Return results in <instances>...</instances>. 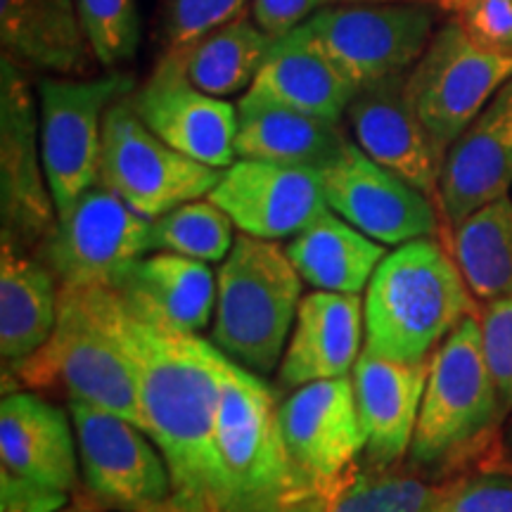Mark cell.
Returning a JSON list of instances; mask_svg holds the SVG:
<instances>
[{
  "instance_id": "cell-30",
  "label": "cell",
  "mask_w": 512,
  "mask_h": 512,
  "mask_svg": "<svg viewBox=\"0 0 512 512\" xmlns=\"http://www.w3.org/2000/svg\"><path fill=\"white\" fill-rule=\"evenodd\" d=\"M451 254L475 302L512 297V195L498 197L456 223Z\"/></svg>"
},
{
  "instance_id": "cell-10",
  "label": "cell",
  "mask_w": 512,
  "mask_h": 512,
  "mask_svg": "<svg viewBox=\"0 0 512 512\" xmlns=\"http://www.w3.org/2000/svg\"><path fill=\"white\" fill-rule=\"evenodd\" d=\"M152 221L119 195L95 183L67 209L57 211L36 256L69 290L114 287L133 261L150 254Z\"/></svg>"
},
{
  "instance_id": "cell-5",
  "label": "cell",
  "mask_w": 512,
  "mask_h": 512,
  "mask_svg": "<svg viewBox=\"0 0 512 512\" xmlns=\"http://www.w3.org/2000/svg\"><path fill=\"white\" fill-rule=\"evenodd\" d=\"M302 285L285 247L238 233L216 273L209 342L249 373H275L302 304Z\"/></svg>"
},
{
  "instance_id": "cell-20",
  "label": "cell",
  "mask_w": 512,
  "mask_h": 512,
  "mask_svg": "<svg viewBox=\"0 0 512 512\" xmlns=\"http://www.w3.org/2000/svg\"><path fill=\"white\" fill-rule=\"evenodd\" d=\"M0 460V470L72 494L81 465L69 408L64 411L27 389L5 392L0 401Z\"/></svg>"
},
{
  "instance_id": "cell-25",
  "label": "cell",
  "mask_w": 512,
  "mask_h": 512,
  "mask_svg": "<svg viewBox=\"0 0 512 512\" xmlns=\"http://www.w3.org/2000/svg\"><path fill=\"white\" fill-rule=\"evenodd\" d=\"M249 91L292 110L342 124L358 88L339 72L304 27H297L275 38Z\"/></svg>"
},
{
  "instance_id": "cell-3",
  "label": "cell",
  "mask_w": 512,
  "mask_h": 512,
  "mask_svg": "<svg viewBox=\"0 0 512 512\" xmlns=\"http://www.w3.org/2000/svg\"><path fill=\"white\" fill-rule=\"evenodd\" d=\"M505 422L501 396L486 361L479 318L467 316L430 356L425 394L406 465L430 482L479 456Z\"/></svg>"
},
{
  "instance_id": "cell-18",
  "label": "cell",
  "mask_w": 512,
  "mask_h": 512,
  "mask_svg": "<svg viewBox=\"0 0 512 512\" xmlns=\"http://www.w3.org/2000/svg\"><path fill=\"white\" fill-rule=\"evenodd\" d=\"M344 119L354 143L370 159L437 202L444 157L415 112L408 95V72L358 88Z\"/></svg>"
},
{
  "instance_id": "cell-31",
  "label": "cell",
  "mask_w": 512,
  "mask_h": 512,
  "mask_svg": "<svg viewBox=\"0 0 512 512\" xmlns=\"http://www.w3.org/2000/svg\"><path fill=\"white\" fill-rule=\"evenodd\" d=\"M441 482L408 465L375 467L358 463L328 496L325 512H430Z\"/></svg>"
},
{
  "instance_id": "cell-42",
  "label": "cell",
  "mask_w": 512,
  "mask_h": 512,
  "mask_svg": "<svg viewBox=\"0 0 512 512\" xmlns=\"http://www.w3.org/2000/svg\"><path fill=\"white\" fill-rule=\"evenodd\" d=\"M325 3H396V0H325Z\"/></svg>"
},
{
  "instance_id": "cell-14",
  "label": "cell",
  "mask_w": 512,
  "mask_h": 512,
  "mask_svg": "<svg viewBox=\"0 0 512 512\" xmlns=\"http://www.w3.org/2000/svg\"><path fill=\"white\" fill-rule=\"evenodd\" d=\"M318 178L328 209L384 247L434 238L444 223L430 195L370 159L354 140Z\"/></svg>"
},
{
  "instance_id": "cell-33",
  "label": "cell",
  "mask_w": 512,
  "mask_h": 512,
  "mask_svg": "<svg viewBox=\"0 0 512 512\" xmlns=\"http://www.w3.org/2000/svg\"><path fill=\"white\" fill-rule=\"evenodd\" d=\"M76 5L102 69L112 72L136 57L140 46L136 0H76Z\"/></svg>"
},
{
  "instance_id": "cell-37",
  "label": "cell",
  "mask_w": 512,
  "mask_h": 512,
  "mask_svg": "<svg viewBox=\"0 0 512 512\" xmlns=\"http://www.w3.org/2000/svg\"><path fill=\"white\" fill-rule=\"evenodd\" d=\"M451 17L479 48L512 57V0H467Z\"/></svg>"
},
{
  "instance_id": "cell-29",
  "label": "cell",
  "mask_w": 512,
  "mask_h": 512,
  "mask_svg": "<svg viewBox=\"0 0 512 512\" xmlns=\"http://www.w3.org/2000/svg\"><path fill=\"white\" fill-rule=\"evenodd\" d=\"M273 43L275 36L266 34L247 12L211 29L178 55L185 76L200 91L216 98H230L252 88Z\"/></svg>"
},
{
  "instance_id": "cell-27",
  "label": "cell",
  "mask_w": 512,
  "mask_h": 512,
  "mask_svg": "<svg viewBox=\"0 0 512 512\" xmlns=\"http://www.w3.org/2000/svg\"><path fill=\"white\" fill-rule=\"evenodd\" d=\"M60 311V283L38 256L0 245V356L3 375L46 347Z\"/></svg>"
},
{
  "instance_id": "cell-36",
  "label": "cell",
  "mask_w": 512,
  "mask_h": 512,
  "mask_svg": "<svg viewBox=\"0 0 512 512\" xmlns=\"http://www.w3.org/2000/svg\"><path fill=\"white\" fill-rule=\"evenodd\" d=\"M489 370L501 396L505 418L512 411V297L484 304L477 313Z\"/></svg>"
},
{
  "instance_id": "cell-43",
  "label": "cell",
  "mask_w": 512,
  "mask_h": 512,
  "mask_svg": "<svg viewBox=\"0 0 512 512\" xmlns=\"http://www.w3.org/2000/svg\"><path fill=\"white\" fill-rule=\"evenodd\" d=\"M60 512H91V510L83 508V505H64Z\"/></svg>"
},
{
  "instance_id": "cell-39",
  "label": "cell",
  "mask_w": 512,
  "mask_h": 512,
  "mask_svg": "<svg viewBox=\"0 0 512 512\" xmlns=\"http://www.w3.org/2000/svg\"><path fill=\"white\" fill-rule=\"evenodd\" d=\"M325 0H249V15L266 34L283 36L304 24Z\"/></svg>"
},
{
  "instance_id": "cell-1",
  "label": "cell",
  "mask_w": 512,
  "mask_h": 512,
  "mask_svg": "<svg viewBox=\"0 0 512 512\" xmlns=\"http://www.w3.org/2000/svg\"><path fill=\"white\" fill-rule=\"evenodd\" d=\"M138 377L143 427L171 475L169 512H223L221 401L228 356L138 309L114 287L93 290Z\"/></svg>"
},
{
  "instance_id": "cell-9",
  "label": "cell",
  "mask_w": 512,
  "mask_h": 512,
  "mask_svg": "<svg viewBox=\"0 0 512 512\" xmlns=\"http://www.w3.org/2000/svg\"><path fill=\"white\" fill-rule=\"evenodd\" d=\"M441 12L425 0L325 3L304 27L356 88L408 72L437 29Z\"/></svg>"
},
{
  "instance_id": "cell-34",
  "label": "cell",
  "mask_w": 512,
  "mask_h": 512,
  "mask_svg": "<svg viewBox=\"0 0 512 512\" xmlns=\"http://www.w3.org/2000/svg\"><path fill=\"white\" fill-rule=\"evenodd\" d=\"M247 12L249 0H157V38L162 50L181 53L211 29Z\"/></svg>"
},
{
  "instance_id": "cell-24",
  "label": "cell",
  "mask_w": 512,
  "mask_h": 512,
  "mask_svg": "<svg viewBox=\"0 0 512 512\" xmlns=\"http://www.w3.org/2000/svg\"><path fill=\"white\" fill-rule=\"evenodd\" d=\"M351 143L342 124L292 110L252 91L238 100V159L302 166L318 171Z\"/></svg>"
},
{
  "instance_id": "cell-15",
  "label": "cell",
  "mask_w": 512,
  "mask_h": 512,
  "mask_svg": "<svg viewBox=\"0 0 512 512\" xmlns=\"http://www.w3.org/2000/svg\"><path fill=\"white\" fill-rule=\"evenodd\" d=\"M131 102L150 131L190 159L214 169H228L238 159V105L200 91L185 76L178 53L162 50Z\"/></svg>"
},
{
  "instance_id": "cell-7",
  "label": "cell",
  "mask_w": 512,
  "mask_h": 512,
  "mask_svg": "<svg viewBox=\"0 0 512 512\" xmlns=\"http://www.w3.org/2000/svg\"><path fill=\"white\" fill-rule=\"evenodd\" d=\"M221 174L223 169L190 159L150 131L133 107L131 93L107 110L98 183L145 219L155 221L185 202L209 197Z\"/></svg>"
},
{
  "instance_id": "cell-32",
  "label": "cell",
  "mask_w": 512,
  "mask_h": 512,
  "mask_svg": "<svg viewBox=\"0 0 512 512\" xmlns=\"http://www.w3.org/2000/svg\"><path fill=\"white\" fill-rule=\"evenodd\" d=\"M235 223L209 197L185 202L152 221L150 252H171L221 264L235 245Z\"/></svg>"
},
{
  "instance_id": "cell-28",
  "label": "cell",
  "mask_w": 512,
  "mask_h": 512,
  "mask_svg": "<svg viewBox=\"0 0 512 512\" xmlns=\"http://www.w3.org/2000/svg\"><path fill=\"white\" fill-rule=\"evenodd\" d=\"M285 252L313 290L361 294L387 254V247L328 209L294 235Z\"/></svg>"
},
{
  "instance_id": "cell-4",
  "label": "cell",
  "mask_w": 512,
  "mask_h": 512,
  "mask_svg": "<svg viewBox=\"0 0 512 512\" xmlns=\"http://www.w3.org/2000/svg\"><path fill=\"white\" fill-rule=\"evenodd\" d=\"M219 422L223 512H325L328 494L287 451L271 389L230 358Z\"/></svg>"
},
{
  "instance_id": "cell-17",
  "label": "cell",
  "mask_w": 512,
  "mask_h": 512,
  "mask_svg": "<svg viewBox=\"0 0 512 512\" xmlns=\"http://www.w3.org/2000/svg\"><path fill=\"white\" fill-rule=\"evenodd\" d=\"M209 200L240 233L259 240H292L328 211L316 171L259 159H235L223 169Z\"/></svg>"
},
{
  "instance_id": "cell-22",
  "label": "cell",
  "mask_w": 512,
  "mask_h": 512,
  "mask_svg": "<svg viewBox=\"0 0 512 512\" xmlns=\"http://www.w3.org/2000/svg\"><path fill=\"white\" fill-rule=\"evenodd\" d=\"M366 344L361 294L313 290L299 304L294 328L278 366L287 389L347 377Z\"/></svg>"
},
{
  "instance_id": "cell-6",
  "label": "cell",
  "mask_w": 512,
  "mask_h": 512,
  "mask_svg": "<svg viewBox=\"0 0 512 512\" xmlns=\"http://www.w3.org/2000/svg\"><path fill=\"white\" fill-rule=\"evenodd\" d=\"M10 377L31 389L60 387L69 401L88 403L143 427L136 368L102 318L93 290L60 287L55 332Z\"/></svg>"
},
{
  "instance_id": "cell-13",
  "label": "cell",
  "mask_w": 512,
  "mask_h": 512,
  "mask_svg": "<svg viewBox=\"0 0 512 512\" xmlns=\"http://www.w3.org/2000/svg\"><path fill=\"white\" fill-rule=\"evenodd\" d=\"M57 221L38 136V98L29 72L0 57V228L3 245L27 252Z\"/></svg>"
},
{
  "instance_id": "cell-44",
  "label": "cell",
  "mask_w": 512,
  "mask_h": 512,
  "mask_svg": "<svg viewBox=\"0 0 512 512\" xmlns=\"http://www.w3.org/2000/svg\"><path fill=\"white\" fill-rule=\"evenodd\" d=\"M505 472H512V467H508V470H505Z\"/></svg>"
},
{
  "instance_id": "cell-38",
  "label": "cell",
  "mask_w": 512,
  "mask_h": 512,
  "mask_svg": "<svg viewBox=\"0 0 512 512\" xmlns=\"http://www.w3.org/2000/svg\"><path fill=\"white\" fill-rule=\"evenodd\" d=\"M69 494L0 470V512H60Z\"/></svg>"
},
{
  "instance_id": "cell-23",
  "label": "cell",
  "mask_w": 512,
  "mask_h": 512,
  "mask_svg": "<svg viewBox=\"0 0 512 512\" xmlns=\"http://www.w3.org/2000/svg\"><path fill=\"white\" fill-rule=\"evenodd\" d=\"M3 57L53 76H91L98 57L76 0H0Z\"/></svg>"
},
{
  "instance_id": "cell-12",
  "label": "cell",
  "mask_w": 512,
  "mask_h": 512,
  "mask_svg": "<svg viewBox=\"0 0 512 512\" xmlns=\"http://www.w3.org/2000/svg\"><path fill=\"white\" fill-rule=\"evenodd\" d=\"M81 479L98 505L117 512H169L171 475L155 441L136 422L81 401L67 403Z\"/></svg>"
},
{
  "instance_id": "cell-11",
  "label": "cell",
  "mask_w": 512,
  "mask_h": 512,
  "mask_svg": "<svg viewBox=\"0 0 512 512\" xmlns=\"http://www.w3.org/2000/svg\"><path fill=\"white\" fill-rule=\"evenodd\" d=\"M510 76L512 57L479 48L456 17L448 15L434 29L425 53L408 69V95L441 157Z\"/></svg>"
},
{
  "instance_id": "cell-19",
  "label": "cell",
  "mask_w": 512,
  "mask_h": 512,
  "mask_svg": "<svg viewBox=\"0 0 512 512\" xmlns=\"http://www.w3.org/2000/svg\"><path fill=\"white\" fill-rule=\"evenodd\" d=\"M512 190V76L448 147L439 178V211L453 228Z\"/></svg>"
},
{
  "instance_id": "cell-35",
  "label": "cell",
  "mask_w": 512,
  "mask_h": 512,
  "mask_svg": "<svg viewBox=\"0 0 512 512\" xmlns=\"http://www.w3.org/2000/svg\"><path fill=\"white\" fill-rule=\"evenodd\" d=\"M430 512H512V472L482 467L446 479Z\"/></svg>"
},
{
  "instance_id": "cell-21",
  "label": "cell",
  "mask_w": 512,
  "mask_h": 512,
  "mask_svg": "<svg viewBox=\"0 0 512 512\" xmlns=\"http://www.w3.org/2000/svg\"><path fill=\"white\" fill-rule=\"evenodd\" d=\"M430 358L403 363L363 349L351 380L366 430L363 460L375 467L406 465L425 394Z\"/></svg>"
},
{
  "instance_id": "cell-26",
  "label": "cell",
  "mask_w": 512,
  "mask_h": 512,
  "mask_svg": "<svg viewBox=\"0 0 512 512\" xmlns=\"http://www.w3.org/2000/svg\"><path fill=\"white\" fill-rule=\"evenodd\" d=\"M138 309L166 328L200 335L214 318L216 275L209 264L171 252H150L126 268L114 285Z\"/></svg>"
},
{
  "instance_id": "cell-41",
  "label": "cell",
  "mask_w": 512,
  "mask_h": 512,
  "mask_svg": "<svg viewBox=\"0 0 512 512\" xmlns=\"http://www.w3.org/2000/svg\"><path fill=\"white\" fill-rule=\"evenodd\" d=\"M425 3L434 5L441 15H456V12L463 8L467 0H425Z\"/></svg>"
},
{
  "instance_id": "cell-40",
  "label": "cell",
  "mask_w": 512,
  "mask_h": 512,
  "mask_svg": "<svg viewBox=\"0 0 512 512\" xmlns=\"http://www.w3.org/2000/svg\"><path fill=\"white\" fill-rule=\"evenodd\" d=\"M496 441V451L489 453L479 467H486V470H508V467H512V411L505 418V425Z\"/></svg>"
},
{
  "instance_id": "cell-2",
  "label": "cell",
  "mask_w": 512,
  "mask_h": 512,
  "mask_svg": "<svg viewBox=\"0 0 512 512\" xmlns=\"http://www.w3.org/2000/svg\"><path fill=\"white\" fill-rule=\"evenodd\" d=\"M453 254L434 238H418L384 254L363 297L370 354L392 361H427L467 316H475Z\"/></svg>"
},
{
  "instance_id": "cell-8",
  "label": "cell",
  "mask_w": 512,
  "mask_h": 512,
  "mask_svg": "<svg viewBox=\"0 0 512 512\" xmlns=\"http://www.w3.org/2000/svg\"><path fill=\"white\" fill-rule=\"evenodd\" d=\"M133 91V76L119 69L102 76L38 79V136L57 211L98 183L105 114L114 100Z\"/></svg>"
},
{
  "instance_id": "cell-16",
  "label": "cell",
  "mask_w": 512,
  "mask_h": 512,
  "mask_svg": "<svg viewBox=\"0 0 512 512\" xmlns=\"http://www.w3.org/2000/svg\"><path fill=\"white\" fill-rule=\"evenodd\" d=\"M278 425L287 451L328 496L366 451L351 375L292 389L278 403Z\"/></svg>"
}]
</instances>
